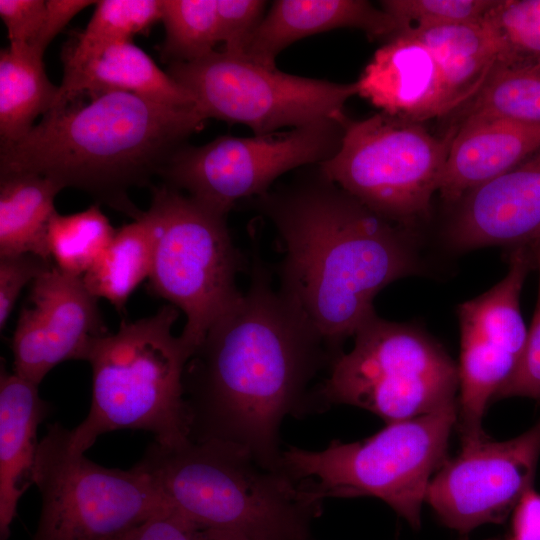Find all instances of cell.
<instances>
[{"label": "cell", "mask_w": 540, "mask_h": 540, "mask_svg": "<svg viewBox=\"0 0 540 540\" xmlns=\"http://www.w3.org/2000/svg\"><path fill=\"white\" fill-rule=\"evenodd\" d=\"M152 258L153 236L144 212L140 219L116 230L109 245L82 276L83 283L93 296L107 299L121 311L137 286L149 278Z\"/></svg>", "instance_id": "25"}, {"label": "cell", "mask_w": 540, "mask_h": 540, "mask_svg": "<svg viewBox=\"0 0 540 540\" xmlns=\"http://www.w3.org/2000/svg\"><path fill=\"white\" fill-rule=\"evenodd\" d=\"M508 397L540 400V293L520 365L496 399Z\"/></svg>", "instance_id": "35"}, {"label": "cell", "mask_w": 540, "mask_h": 540, "mask_svg": "<svg viewBox=\"0 0 540 540\" xmlns=\"http://www.w3.org/2000/svg\"><path fill=\"white\" fill-rule=\"evenodd\" d=\"M59 87L48 79L43 55L28 46L10 45L0 53L1 145L24 138L34 121L53 106Z\"/></svg>", "instance_id": "24"}, {"label": "cell", "mask_w": 540, "mask_h": 540, "mask_svg": "<svg viewBox=\"0 0 540 540\" xmlns=\"http://www.w3.org/2000/svg\"><path fill=\"white\" fill-rule=\"evenodd\" d=\"M458 413L456 401L386 424L363 440H333L318 451L289 446L282 450L281 467L322 502L327 498H378L418 528L432 475L447 460Z\"/></svg>", "instance_id": "6"}, {"label": "cell", "mask_w": 540, "mask_h": 540, "mask_svg": "<svg viewBox=\"0 0 540 540\" xmlns=\"http://www.w3.org/2000/svg\"><path fill=\"white\" fill-rule=\"evenodd\" d=\"M47 112L22 139L0 145V174L31 173L89 193L134 220L143 211L128 190L160 175L204 119L126 91L90 96Z\"/></svg>", "instance_id": "3"}, {"label": "cell", "mask_w": 540, "mask_h": 540, "mask_svg": "<svg viewBox=\"0 0 540 540\" xmlns=\"http://www.w3.org/2000/svg\"><path fill=\"white\" fill-rule=\"evenodd\" d=\"M451 136H433L422 123L378 112L348 118L340 148L322 172L367 208L409 230L430 213Z\"/></svg>", "instance_id": "10"}, {"label": "cell", "mask_w": 540, "mask_h": 540, "mask_svg": "<svg viewBox=\"0 0 540 540\" xmlns=\"http://www.w3.org/2000/svg\"><path fill=\"white\" fill-rule=\"evenodd\" d=\"M338 28H356L371 39L401 31L390 14L369 1L277 0L234 54L275 67L276 57L292 43Z\"/></svg>", "instance_id": "19"}, {"label": "cell", "mask_w": 540, "mask_h": 540, "mask_svg": "<svg viewBox=\"0 0 540 540\" xmlns=\"http://www.w3.org/2000/svg\"><path fill=\"white\" fill-rule=\"evenodd\" d=\"M459 202L447 231L451 248L533 245L540 238V147Z\"/></svg>", "instance_id": "16"}, {"label": "cell", "mask_w": 540, "mask_h": 540, "mask_svg": "<svg viewBox=\"0 0 540 540\" xmlns=\"http://www.w3.org/2000/svg\"><path fill=\"white\" fill-rule=\"evenodd\" d=\"M45 15L44 0H0V16L10 45L32 47L41 33Z\"/></svg>", "instance_id": "36"}, {"label": "cell", "mask_w": 540, "mask_h": 540, "mask_svg": "<svg viewBox=\"0 0 540 540\" xmlns=\"http://www.w3.org/2000/svg\"><path fill=\"white\" fill-rule=\"evenodd\" d=\"M534 251V262L537 265V268L539 270V277H540V238L533 244ZM539 293H540V282H539Z\"/></svg>", "instance_id": "39"}, {"label": "cell", "mask_w": 540, "mask_h": 540, "mask_svg": "<svg viewBox=\"0 0 540 540\" xmlns=\"http://www.w3.org/2000/svg\"><path fill=\"white\" fill-rule=\"evenodd\" d=\"M356 83L358 95L388 115L418 123L448 115L432 53L405 30L375 51Z\"/></svg>", "instance_id": "17"}, {"label": "cell", "mask_w": 540, "mask_h": 540, "mask_svg": "<svg viewBox=\"0 0 540 540\" xmlns=\"http://www.w3.org/2000/svg\"><path fill=\"white\" fill-rule=\"evenodd\" d=\"M33 483L42 497L33 540H113L168 507L137 465L96 464L59 423L39 441Z\"/></svg>", "instance_id": "9"}, {"label": "cell", "mask_w": 540, "mask_h": 540, "mask_svg": "<svg viewBox=\"0 0 540 540\" xmlns=\"http://www.w3.org/2000/svg\"><path fill=\"white\" fill-rule=\"evenodd\" d=\"M126 91L174 107H195L193 96L132 39L118 40L92 57L81 69L63 78L49 111L75 102L84 94ZM48 111V112H49Z\"/></svg>", "instance_id": "21"}, {"label": "cell", "mask_w": 540, "mask_h": 540, "mask_svg": "<svg viewBox=\"0 0 540 540\" xmlns=\"http://www.w3.org/2000/svg\"><path fill=\"white\" fill-rule=\"evenodd\" d=\"M282 253L278 291L338 356L375 296L424 266L409 230L373 212L319 165L254 198Z\"/></svg>", "instance_id": "2"}, {"label": "cell", "mask_w": 540, "mask_h": 540, "mask_svg": "<svg viewBox=\"0 0 540 540\" xmlns=\"http://www.w3.org/2000/svg\"><path fill=\"white\" fill-rule=\"evenodd\" d=\"M267 1L217 0L223 51L236 53L265 14Z\"/></svg>", "instance_id": "34"}, {"label": "cell", "mask_w": 540, "mask_h": 540, "mask_svg": "<svg viewBox=\"0 0 540 540\" xmlns=\"http://www.w3.org/2000/svg\"><path fill=\"white\" fill-rule=\"evenodd\" d=\"M460 115L540 124V62L517 66L495 62L479 90L460 107Z\"/></svg>", "instance_id": "27"}, {"label": "cell", "mask_w": 540, "mask_h": 540, "mask_svg": "<svg viewBox=\"0 0 540 540\" xmlns=\"http://www.w3.org/2000/svg\"><path fill=\"white\" fill-rule=\"evenodd\" d=\"M483 21L496 43V62L511 66L540 62V0H497Z\"/></svg>", "instance_id": "30"}, {"label": "cell", "mask_w": 540, "mask_h": 540, "mask_svg": "<svg viewBox=\"0 0 540 540\" xmlns=\"http://www.w3.org/2000/svg\"><path fill=\"white\" fill-rule=\"evenodd\" d=\"M534 263L529 246L514 247L504 278L457 308L460 326L458 421L462 442L486 437L482 429L486 408L520 365L528 335L520 295Z\"/></svg>", "instance_id": "13"}, {"label": "cell", "mask_w": 540, "mask_h": 540, "mask_svg": "<svg viewBox=\"0 0 540 540\" xmlns=\"http://www.w3.org/2000/svg\"><path fill=\"white\" fill-rule=\"evenodd\" d=\"M116 230L98 205L69 215L56 212L47 234L53 264L66 274L82 277L109 245Z\"/></svg>", "instance_id": "28"}, {"label": "cell", "mask_w": 540, "mask_h": 540, "mask_svg": "<svg viewBox=\"0 0 540 540\" xmlns=\"http://www.w3.org/2000/svg\"><path fill=\"white\" fill-rule=\"evenodd\" d=\"M510 540H540V494L533 488L514 507Z\"/></svg>", "instance_id": "38"}, {"label": "cell", "mask_w": 540, "mask_h": 540, "mask_svg": "<svg viewBox=\"0 0 540 540\" xmlns=\"http://www.w3.org/2000/svg\"><path fill=\"white\" fill-rule=\"evenodd\" d=\"M507 540H510V538H508Z\"/></svg>", "instance_id": "40"}, {"label": "cell", "mask_w": 540, "mask_h": 540, "mask_svg": "<svg viewBox=\"0 0 540 540\" xmlns=\"http://www.w3.org/2000/svg\"><path fill=\"white\" fill-rule=\"evenodd\" d=\"M161 14L162 0L97 1L86 28L63 51V78L75 74L108 45L148 31Z\"/></svg>", "instance_id": "26"}, {"label": "cell", "mask_w": 540, "mask_h": 540, "mask_svg": "<svg viewBox=\"0 0 540 540\" xmlns=\"http://www.w3.org/2000/svg\"><path fill=\"white\" fill-rule=\"evenodd\" d=\"M497 0H384L381 8L404 29L481 22Z\"/></svg>", "instance_id": "31"}, {"label": "cell", "mask_w": 540, "mask_h": 540, "mask_svg": "<svg viewBox=\"0 0 540 540\" xmlns=\"http://www.w3.org/2000/svg\"><path fill=\"white\" fill-rule=\"evenodd\" d=\"M448 134L451 142L438 192L450 203L459 202L540 147V124L486 115L460 118Z\"/></svg>", "instance_id": "18"}, {"label": "cell", "mask_w": 540, "mask_h": 540, "mask_svg": "<svg viewBox=\"0 0 540 540\" xmlns=\"http://www.w3.org/2000/svg\"><path fill=\"white\" fill-rule=\"evenodd\" d=\"M161 21L165 39L159 51L169 64L198 60L221 42L217 0H162Z\"/></svg>", "instance_id": "29"}, {"label": "cell", "mask_w": 540, "mask_h": 540, "mask_svg": "<svg viewBox=\"0 0 540 540\" xmlns=\"http://www.w3.org/2000/svg\"><path fill=\"white\" fill-rule=\"evenodd\" d=\"M54 264L33 254L0 257V329L7 323L24 286Z\"/></svg>", "instance_id": "33"}, {"label": "cell", "mask_w": 540, "mask_h": 540, "mask_svg": "<svg viewBox=\"0 0 540 540\" xmlns=\"http://www.w3.org/2000/svg\"><path fill=\"white\" fill-rule=\"evenodd\" d=\"M11 340L14 372L37 385L57 364L86 360L93 341L106 334L97 298L82 277L55 265L31 284Z\"/></svg>", "instance_id": "15"}, {"label": "cell", "mask_w": 540, "mask_h": 540, "mask_svg": "<svg viewBox=\"0 0 540 540\" xmlns=\"http://www.w3.org/2000/svg\"><path fill=\"white\" fill-rule=\"evenodd\" d=\"M178 316L168 304L93 341L86 357L91 405L86 418L69 430L74 448L85 452L100 435L120 429L151 432L165 445L189 440L183 376L194 348L173 335Z\"/></svg>", "instance_id": "5"}, {"label": "cell", "mask_w": 540, "mask_h": 540, "mask_svg": "<svg viewBox=\"0 0 540 540\" xmlns=\"http://www.w3.org/2000/svg\"><path fill=\"white\" fill-rule=\"evenodd\" d=\"M38 385L1 366L0 538L10 535L19 499L33 483L37 429L49 412Z\"/></svg>", "instance_id": "20"}, {"label": "cell", "mask_w": 540, "mask_h": 540, "mask_svg": "<svg viewBox=\"0 0 540 540\" xmlns=\"http://www.w3.org/2000/svg\"><path fill=\"white\" fill-rule=\"evenodd\" d=\"M353 338L351 351L333 360L319 386L322 410L334 404L351 405L389 424L458 401V366L421 329L374 313Z\"/></svg>", "instance_id": "7"}, {"label": "cell", "mask_w": 540, "mask_h": 540, "mask_svg": "<svg viewBox=\"0 0 540 540\" xmlns=\"http://www.w3.org/2000/svg\"><path fill=\"white\" fill-rule=\"evenodd\" d=\"M92 4H96V2L86 0H47L43 28L36 42L30 48L38 54L44 55L47 46L70 20Z\"/></svg>", "instance_id": "37"}, {"label": "cell", "mask_w": 540, "mask_h": 540, "mask_svg": "<svg viewBox=\"0 0 540 540\" xmlns=\"http://www.w3.org/2000/svg\"><path fill=\"white\" fill-rule=\"evenodd\" d=\"M62 189L41 175L0 174V257L33 254L53 263L47 234Z\"/></svg>", "instance_id": "23"}, {"label": "cell", "mask_w": 540, "mask_h": 540, "mask_svg": "<svg viewBox=\"0 0 540 540\" xmlns=\"http://www.w3.org/2000/svg\"><path fill=\"white\" fill-rule=\"evenodd\" d=\"M145 216L153 236L148 289L184 313L180 336L195 350L241 296L236 281L247 262L231 239L227 216L178 189L152 187Z\"/></svg>", "instance_id": "8"}, {"label": "cell", "mask_w": 540, "mask_h": 540, "mask_svg": "<svg viewBox=\"0 0 540 540\" xmlns=\"http://www.w3.org/2000/svg\"><path fill=\"white\" fill-rule=\"evenodd\" d=\"M404 30L432 53L443 78L448 114L479 90L497 60L496 43L484 21Z\"/></svg>", "instance_id": "22"}, {"label": "cell", "mask_w": 540, "mask_h": 540, "mask_svg": "<svg viewBox=\"0 0 540 540\" xmlns=\"http://www.w3.org/2000/svg\"><path fill=\"white\" fill-rule=\"evenodd\" d=\"M113 540H228L167 507Z\"/></svg>", "instance_id": "32"}, {"label": "cell", "mask_w": 540, "mask_h": 540, "mask_svg": "<svg viewBox=\"0 0 540 540\" xmlns=\"http://www.w3.org/2000/svg\"><path fill=\"white\" fill-rule=\"evenodd\" d=\"M166 505L228 540H311L322 501L240 447L151 443L136 464Z\"/></svg>", "instance_id": "4"}, {"label": "cell", "mask_w": 540, "mask_h": 540, "mask_svg": "<svg viewBox=\"0 0 540 540\" xmlns=\"http://www.w3.org/2000/svg\"><path fill=\"white\" fill-rule=\"evenodd\" d=\"M540 457V420L506 441H463L428 486L426 502L449 528L462 534L504 520L530 489Z\"/></svg>", "instance_id": "14"}, {"label": "cell", "mask_w": 540, "mask_h": 540, "mask_svg": "<svg viewBox=\"0 0 540 540\" xmlns=\"http://www.w3.org/2000/svg\"><path fill=\"white\" fill-rule=\"evenodd\" d=\"M251 257L247 290L186 364L189 440L231 444L281 468V425L321 409L317 378L336 356L273 286L256 242Z\"/></svg>", "instance_id": "1"}, {"label": "cell", "mask_w": 540, "mask_h": 540, "mask_svg": "<svg viewBox=\"0 0 540 540\" xmlns=\"http://www.w3.org/2000/svg\"><path fill=\"white\" fill-rule=\"evenodd\" d=\"M347 117L251 137L219 136L201 145H183L160 176L223 215L237 202L267 193L285 173L319 165L340 148Z\"/></svg>", "instance_id": "12"}, {"label": "cell", "mask_w": 540, "mask_h": 540, "mask_svg": "<svg viewBox=\"0 0 540 540\" xmlns=\"http://www.w3.org/2000/svg\"><path fill=\"white\" fill-rule=\"evenodd\" d=\"M167 73L193 96L204 120L243 124L254 135L344 117L345 103L358 95L356 82L292 75L223 50L169 64Z\"/></svg>", "instance_id": "11"}]
</instances>
